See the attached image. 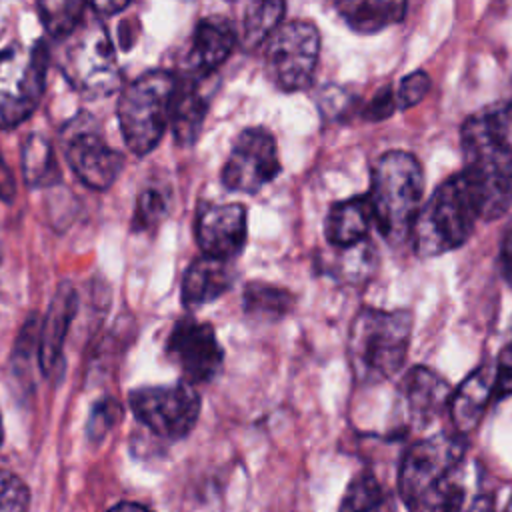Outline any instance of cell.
Masks as SVG:
<instances>
[{"label": "cell", "instance_id": "cell-1", "mask_svg": "<svg viewBox=\"0 0 512 512\" xmlns=\"http://www.w3.org/2000/svg\"><path fill=\"white\" fill-rule=\"evenodd\" d=\"M490 176L466 168L444 180L412 224L414 250L424 256H440L462 246L478 220L502 216L500 200Z\"/></svg>", "mask_w": 512, "mask_h": 512}, {"label": "cell", "instance_id": "cell-2", "mask_svg": "<svg viewBox=\"0 0 512 512\" xmlns=\"http://www.w3.org/2000/svg\"><path fill=\"white\" fill-rule=\"evenodd\" d=\"M466 442L460 434L440 432L408 448L398 488L408 512H460L464 490Z\"/></svg>", "mask_w": 512, "mask_h": 512}, {"label": "cell", "instance_id": "cell-3", "mask_svg": "<svg viewBox=\"0 0 512 512\" xmlns=\"http://www.w3.org/2000/svg\"><path fill=\"white\" fill-rule=\"evenodd\" d=\"M410 332L412 314L408 310H360L348 336L354 378L360 384H378L396 376L406 360Z\"/></svg>", "mask_w": 512, "mask_h": 512}, {"label": "cell", "instance_id": "cell-4", "mask_svg": "<svg viewBox=\"0 0 512 512\" xmlns=\"http://www.w3.org/2000/svg\"><path fill=\"white\" fill-rule=\"evenodd\" d=\"M424 192V170L418 158L404 150L382 154L366 194L374 224L388 242H400L412 232Z\"/></svg>", "mask_w": 512, "mask_h": 512}, {"label": "cell", "instance_id": "cell-5", "mask_svg": "<svg viewBox=\"0 0 512 512\" xmlns=\"http://www.w3.org/2000/svg\"><path fill=\"white\" fill-rule=\"evenodd\" d=\"M178 78L166 70H152L130 82L118 100V122L128 148L150 152L170 124Z\"/></svg>", "mask_w": 512, "mask_h": 512}, {"label": "cell", "instance_id": "cell-6", "mask_svg": "<svg viewBox=\"0 0 512 512\" xmlns=\"http://www.w3.org/2000/svg\"><path fill=\"white\" fill-rule=\"evenodd\" d=\"M58 64L74 88L92 96L114 92L120 84L112 40L98 20L84 18L60 40Z\"/></svg>", "mask_w": 512, "mask_h": 512}, {"label": "cell", "instance_id": "cell-7", "mask_svg": "<svg viewBox=\"0 0 512 512\" xmlns=\"http://www.w3.org/2000/svg\"><path fill=\"white\" fill-rule=\"evenodd\" d=\"M46 78L42 44H12L0 50V128L24 122L40 104Z\"/></svg>", "mask_w": 512, "mask_h": 512}, {"label": "cell", "instance_id": "cell-8", "mask_svg": "<svg viewBox=\"0 0 512 512\" xmlns=\"http://www.w3.org/2000/svg\"><path fill=\"white\" fill-rule=\"evenodd\" d=\"M320 54V34L312 22L290 20L280 24L264 48V68L270 82L296 92L310 86Z\"/></svg>", "mask_w": 512, "mask_h": 512}, {"label": "cell", "instance_id": "cell-9", "mask_svg": "<svg viewBox=\"0 0 512 512\" xmlns=\"http://www.w3.org/2000/svg\"><path fill=\"white\" fill-rule=\"evenodd\" d=\"M466 168L498 176L512 170V102L470 114L460 128Z\"/></svg>", "mask_w": 512, "mask_h": 512}, {"label": "cell", "instance_id": "cell-10", "mask_svg": "<svg viewBox=\"0 0 512 512\" xmlns=\"http://www.w3.org/2000/svg\"><path fill=\"white\" fill-rule=\"evenodd\" d=\"M136 418L162 438L186 436L200 416V396L190 382L172 386H144L130 392Z\"/></svg>", "mask_w": 512, "mask_h": 512}, {"label": "cell", "instance_id": "cell-11", "mask_svg": "<svg viewBox=\"0 0 512 512\" xmlns=\"http://www.w3.org/2000/svg\"><path fill=\"white\" fill-rule=\"evenodd\" d=\"M62 148L74 174L94 190H106L122 168V156L106 142L92 116L80 114L66 124Z\"/></svg>", "mask_w": 512, "mask_h": 512}, {"label": "cell", "instance_id": "cell-12", "mask_svg": "<svg viewBox=\"0 0 512 512\" xmlns=\"http://www.w3.org/2000/svg\"><path fill=\"white\" fill-rule=\"evenodd\" d=\"M280 172L274 136L260 126L246 128L234 140L222 168V184L234 192L254 194Z\"/></svg>", "mask_w": 512, "mask_h": 512}, {"label": "cell", "instance_id": "cell-13", "mask_svg": "<svg viewBox=\"0 0 512 512\" xmlns=\"http://www.w3.org/2000/svg\"><path fill=\"white\" fill-rule=\"evenodd\" d=\"M168 358L184 372L188 382H208L222 368V348L214 328L206 322L182 318L170 330Z\"/></svg>", "mask_w": 512, "mask_h": 512}, {"label": "cell", "instance_id": "cell-14", "mask_svg": "<svg viewBox=\"0 0 512 512\" xmlns=\"http://www.w3.org/2000/svg\"><path fill=\"white\" fill-rule=\"evenodd\" d=\"M248 224L242 204H204L196 216V240L206 256L230 262L246 244Z\"/></svg>", "mask_w": 512, "mask_h": 512}, {"label": "cell", "instance_id": "cell-15", "mask_svg": "<svg viewBox=\"0 0 512 512\" xmlns=\"http://www.w3.org/2000/svg\"><path fill=\"white\" fill-rule=\"evenodd\" d=\"M234 42L236 34L226 18H202L194 28L190 50L186 56L188 70L198 78L212 74L232 54Z\"/></svg>", "mask_w": 512, "mask_h": 512}, {"label": "cell", "instance_id": "cell-16", "mask_svg": "<svg viewBox=\"0 0 512 512\" xmlns=\"http://www.w3.org/2000/svg\"><path fill=\"white\" fill-rule=\"evenodd\" d=\"M496 366L476 368L450 396L448 414L456 434L464 436L476 428L488 402L494 398Z\"/></svg>", "mask_w": 512, "mask_h": 512}, {"label": "cell", "instance_id": "cell-17", "mask_svg": "<svg viewBox=\"0 0 512 512\" xmlns=\"http://www.w3.org/2000/svg\"><path fill=\"white\" fill-rule=\"evenodd\" d=\"M402 392L414 422L428 424L450 404L452 390L448 382L426 366L412 368L402 380Z\"/></svg>", "mask_w": 512, "mask_h": 512}, {"label": "cell", "instance_id": "cell-18", "mask_svg": "<svg viewBox=\"0 0 512 512\" xmlns=\"http://www.w3.org/2000/svg\"><path fill=\"white\" fill-rule=\"evenodd\" d=\"M232 280L234 276L228 262L202 254L184 272L182 304L190 310L204 306L222 296L230 288Z\"/></svg>", "mask_w": 512, "mask_h": 512}, {"label": "cell", "instance_id": "cell-19", "mask_svg": "<svg viewBox=\"0 0 512 512\" xmlns=\"http://www.w3.org/2000/svg\"><path fill=\"white\" fill-rule=\"evenodd\" d=\"M374 224L372 210L366 196L336 202L326 216V238L336 248H350L368 240Z\"/></svg>", "mask_w": 512, "mask_h": 512}, {"label": "cell", "instance_id": "cell-20", "mask_svg": "<svg viewBox=\"0 0 512 512\" xmlns=\"http://www.w3.org/2000/svg\"><path fill=\"white\" fill-rule=\"evenodd\" d=\"M74 310H76V292L72 286L62 284L54 294L44 326L40 330L38 352H40V364L44 372H52L60 360L64 336L74 316Z\"/></svg>", "mask_w": 512, "mask_h": 512}, {"label": "cell", "instance_id": "cell-21", "mask_svg": "<svg viewBox=\"0 0 512 512\" xmlns=\"http://www.w3.org/2000/svg\"><path fill=\"white\" fill-rule=\"evenodd\" d=\"M342 20L360 34L378 32L404 18L406 4L398 0H346L336 4Z\"/></svg>", "mask_w": 512, "mask_h": 512}, {"label": "cell", "instance_id": "cell-22", "mask_svg": "<svg viewBox=\"0 0 512 512\" xmlns=\"http://www.w3.org/2000/svg\"><path fill=\"white\" fill-rule=\"evenodd\" d=\"M206 116V98L196 80H178V88L170 112V128L180 144H192Z\"/></svg>", "mask_w": 512, "mask_h": 512}, {"label": "cell", "instance_id": "cell-23", "mask_svg": "<svg viewBox=\"0 0 512 512\" xmlns=\"http://www.w3.org/2000/svg\"><path fill=\"white\" fill-rule=\"evenodd\" d=\"M340 512H396L390 494L370 474H358L346 488Z\"/></svg>", "mask_w": 512, "mask_h": 512}, {"label": "cell", "instance_id": "cell-24", "mask_svg": "<svg viewBox=\"0 0 512 512\" xmlns=\"http://www.w3.org/2000/svg\"><path fill=\"white\" fill-rule=\"evenodd\" d=\"M242 300L246 314L258 320H278L288 314L294 304V298L288 290L264 282L246 284Z\"/></svg>", "mask_w": 512, "mask_h": 512}, {"label": "cell", "instance_id": "cell-25", "mask_svg": "<svg viewBox=\"0 0 512 512\" xmlns=\"http://www.w3.org/2000/svg\"><path fill=\"white\" fill-rule=\"evenodd\" d=\"M282 2H250L246 4L242 20V42L248 48H254L270 38V34L280 26L284 16Z\"/></svg>", "mask_w": 512, "mask_h": 512}, {"label": "cell", "instance_id": "cell-26", "mask_svg": "<svg viewBox=\"0 0 512 512\" xmlns=\"http://www.w3.org/2000/svg\"><path fill=\"white\" fill-rule=\"evenodd\" d=\"M22 170L24 178L32 186H48L58 178V166L54 152L44 136H30L22 148Z\"/></svg>", "mask_w": 512, "mask_h": 512}, {"label": "cell", "instance_id": "cell-27", "mask_svg": "<svg viewBox=\"0 0 512 512\" xmlns=\"http://www.w3.org/2000/svg\"><path fill=\"white\" fill-rule=\"evenodd\" d=\"M88 6L84 2H42L38 4L42 22L46 26V30L56 36V38H64L70 32H74L82 22H84V10Z\"/></svg>", "mask_w": 512, "mask_h": 512}, {"label": "cell", "instance_id": "cell-28", "mask_svg": "<svg viewBox=\"0 0 512 512\" xmlns=\"http://www.w3.org/2000/svg\"><path fill=\"white\" fill-rule=\"evenodd\" d=\"M166 196L156 190V188H148L140 194L136 210H134V228L138 230H146L156 226L164 214H166Z\"/></svg>", "mask_w": 512, "mask_h": 512}, {"label": "cell", "instance_id": "cell-29", "mask_svg": "<svg viewBox=\"0 0 512 512\" xmlns=\"http://www.w3.org/2000/svg\"><path fill=\"white\" fill-rule=\"evenodd\" d=\"M28 502L26 484L16 474L0 468V512H26Z\"/></svg>", "mask_w": 512, "mask_h": 512}, {"label": "cell", "instance_id": "cell-30", "mask_svg": "<svg viewBox=\"0 0 512 512\" xmlns=\"http://www.w3.org/2000/svg\"><path fill=\"white\" fill-rule=\"evenodd\" d=\"M430 90V78L426 72H412L408 76H404L394 92L396 96V106L400 110H408L412 106H416L418 102H422V98L428 94Z\"/></svg>", "mask_w": 512, "mask_h": 512}, {"label": "cell", "instance_id": "cell-31", "mask_svg": "<svg viewBox=\"0 0 512 512\" xmlns=\"http://www.w3.org/2000/svg\"><path fill=\"white\" fill-rule=\"evenodd\" d=\"M396 96L392 86H384L380 88L366 104V108L362 110V116L370 122H380L384 118H388L394 110H396Z\"/></svg>", "mask_w": 512, "mask_h": 512}, {"label": "cell", "instance_id": "cell-32", "mask_svg": "<svg viewBox=\"0 0 512 512\" xmlns=\"http://www.w3.org/2000/svg\"><path fill=\"white\" fill-rule=\"evenodd\" d=\"M508 394H512V342L500 352L496 360L494 398H504Z\"/></svg>", "mask_w": 512, "mask_h": 512}, {"label": "cell", "instance_id": "cell-33", "mask_svg": "<svg viewBox=\"0 0 512 512\" xmlns=\"http://www.w3.org/2000/svg\"><path fill=\"white\" fill-rule=\"evenodd\" d=\"M120 416V408L114 400H104L100 402L94 412H92V418H90V434H102L106 432Z\"/></svg>", "mask_w": 512, "mask_h": 512}, {"label": "cell", "instance_id": "cell-34", "mask_svg": "<svg viewBox=\"0 0 512 512\" xmlns=\"http://www.w3.org/2000/svg\"><path fill=\"white\" fill-rule=\"evenodd\" d=\"M500 266L506 276V280L512 284V228L504 234L502 246H500Z\"/></svg>", "mask_w": 512, "mask_h": 512}, {"label": "cell", "instance_id": "cell-35", "mask_svg": "<svg viewBox=\"0 0 512 512\" xmlns=\"http://www.w3.org/2000/svg\"><path fill=\"white\" fill-rule=\"evenodd\" d=\"M460 512H494V504L490 496H474L472 500H466V504L460 508Z\"/></svg>", "mask_w": 512, "mask_h": 512}, {"label": "cell", "instance_id": "cell-36", "mask_svg": "<svg viewBox=\"0 0 512 512\" xmlns=\"http://www.w3.org/2000/svg\"><path fill=\"white\" fill-rule=\"evenodd\" d=\"M90 8L96 10L98 14L110 16L112 12H120V10L128 8V2H94V4H90Z\"/></svg>", "mask_w": 512, "mask_h": 512}, {"label": "cell", "instance_id": "cell-37", "mask_svg": "<svg viewBox=\"0 0 512 512\" xmlns=\"http://www.w3.org/2000/svg\"><path fill=\"white\" fill-rule=\"evenodd\" d=\"M108 512H152L150 508L142 506V504H134V502H122V504H116L114 508H110Z\"/></svg>", "mask_w": 512, "mask_h": 512}, {"label": "cell", "instance_id": "cell-38", "mask_svg": "<svg viewBox=\"0 0 512 512\" xmlns=\"http://www.w3.org/2000/svg\"><path fill=\"white\" fill-rule=\"evenodd\" d=\"M506 512H512V498H510V502H508V508H506Z\"/></svg>", "mask_w": 512, "mask_h": 512}, {"label": "cell", "instance_id": "cell-39", "mask_svg": "<svg viewBox=\"0 0 512 512\" xmlns=\"http://www.w3.org/2000/svg\"><path fill=\"white\" fill-rule=\"evenodd\" d=\"M0 444H2V420H0Z\"/></svg>", "mask_w": 512, "mask_h": 512}, {"label": "cell", "instance_id": "cell-40", "mask_svg": "<svg viewBox=\"0 0 512 512\" xmlns=\"http://www.w3.org/2000/svg\"><path fill=\"white\" fill-rule=\"evenodd\" d=\"M510 184H512V170H510Z\"/></svg>", "mask_w": 512, "mask_h": 512}]
</instances>
